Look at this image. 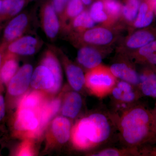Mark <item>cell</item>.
Returning a JSON list of instances; mask_svg holds the SVG:
<instances>
[{
    "label": "cell",
    "instance_id": "obj_1",
    "mask_svg": "<svg viewBox=\"0 0 156 156\" xmlns=\"http://www.w3.org/2000/svg\"><path fill=\"white\" fill-rule=\"evenodd\" d=\"M114 114L97 110L80 119L72 128L73 145L79 150H98L118 140Z\"/></svg>",
    "mask_w": 156,
    "mask_h": 156
},
{
    "label": "cell",
    "instance_id": "obj_2",
    "mask_svg": "<svg viewBox=\"0 0 156 156\" xmlns=\"http://www.w3.org/2000/svg\"><path fill=\"white\" fill-rule=\"evenodd\" d=\"M114 115L122 146L137 148L156 141L151 109L147 107L138 102Z\"/></svg>",
    "mask_w": 156,
    "mask_h": 156
},
{
    "label": "cell",
    "instance_id": "obj_3",
    "mask_svg": "<svg viewBox=\"0 0 156 156\" xmlns=\"http://www.w3.org/2000/svg\"><path fill=\"white\" fill-rule=\"evenodd\" d=\"M85 76L86 87L91 94L100 98L109 95L118 80L109 67L102 64L87 71Z\"/></svg>",
    "mask_w": 156,
    "mask_h": 156
},
{
    "label": "cell",
    "instance_id": "obj_4",
    "mask_svg": "<svg viewBox=\"0 0 156 156\" xmlns=\"http://www.w3.org/2000/svg\"><path fill=\"white\" fill-rule=\"evenodd\" d=\"M109 95L114 108L112 112L114 114L119 113L137 103L142 97L138 88L120 80H118Z\"/></svg>",
    "mask_w": 156,
    "mask_h": 156
},
{
    "label": "cell",
    "instance_id": "obj_5",
    "mask_svg": "<svg viewBox=\"0 0 156 156\" xmlns=\"http://www.w3.org/2000/svg\"><path fill=\"white\" fill-rule=\"evenodd\" d=\"M78 41L83 45L98 48L110 46L114 43L116 33L109 26L94 27L80 34H76Z\"/></svg>",
    "mask_w": 156,
    "mask_h": 156
},
{
    "label": "cell",
    "instance_id": "obj_6",
    "mask_svg": "<svg viewBox=\"0 0 156 156\" xmlns=\"http://www.w3.org/2000/svg\"><path fill=\"white\" fill-rule=\"evenodd\" d=\"M109 67L112 74L118 80L125 81L138 88L139 72L136 69L135 65L126 56L121 54L120 58Z\"/></svg>",
    "mask_w": 156,
    "mask_h": 156
},
{
    "label": "cell",
    "instance_id": "obj_7",
    "mask_svg": "<svg viewBox=\"0 0 156 156\" xmlns=\"http://www.w3.org/2000/svg\"><path fill=\"white\" fill-rule=\"evenodd\" d=\"M156 40V27L140 29L127 37L123 43L121 54L126 55Z\"/></svg>",
    "mask_w": 156,
    "mask_h": 156
},
{
    "label": "cell",
    "instance_id": "obj_8",
    "mask_svg": "<svg viewBox=\"0 0 156 156\" xmlns=\"http://www.w3.org/2000/svg\"><path fill=\"white\" fill-rule=\"evenodd\" d=\"M39 126L38 113L27 109H17L14 125L15 131L26 133L28 136H34L39 134Z\"/></svg>",
    "mask_w": 156,
    "mask_h": 156
},
{
    "label": "cell",
    "instance_id": "obj_9",
    "mask_svg": "<svg viewBox=\"0 0 156 156\" xmlns=\"http://www.w3.org/2000/svg\"><path fill=\"white\" fill-rule=\"evenodd\" d=\"M31 65H23L11 79L8 85L9 95L14 97L20 96L26 92L30 84L33 72Z\"/></svg>",
    "mask_w": 156,
    "mask_h": 156
},
{
    "label": "cell",
    "instance_id": "obj_10",
    "mask_svg": "<svg viewBox=\"0 0 156 156\" xmlns=\"http://www.w3.org/2000/svg\"><path fill=\"white\" fill-rule=\"evenodd\" d=\"M41 43L36 37L22 36L8 44L6 51L17 56H31L39 50Z\"/></svg>",
    "mask_w": 156,
    "mask_h": 156
},
{
    "label": "cell",
    "instance_id": "obj_11",
    "mask_svg": "<svg viewBox=\"0 0 156 156\" xmlns=\"http://www.w3.org/2000/svg\"><path fill=\"white\" fill-rule=\"evenodd\" d=\"M41 20L42 28L46 36L51 40L56 38L62 25L58 15L51 3H47L43 6Z\"/></svg>",
    "mask_w": 156,
    "mask_h": 156
},
{
    "label": "cell",
    "instance_id": "obj_12",
    "mask_svg": "<svg viewBox=\"0 0 156 156\" xmlns=\"http://www.w3.org/2000/svg\"><path fill=\"white\" fill-rule=\"evenodd\" d=\"M29 23V17L25 13H20L11 18L4 29L2 44L7 46L23 36Z\"/></svg>",
    "mask_w": 156,
    "mask_h": 156
},
{
    "label": "cell",
    "instance_id": "obj_13",
    "mask_svg": "<svg viewBox=\"0 0 156 156\" xmlns=\"http://www.w3.org/2000/svg\"><path fill=\"white\" fill-rule=\"evenodd\" d=\"M123 55L134 65L150 66L155 69L156 68V40L127 55Z\"/></svg>",
    "mask_w": 156,
    "mask_h": 156
},
{
    "label": "cell",
    "instance_id": "obj_14",
    "mask_svg": "<svg viewBox=\"0 0 156 156\" xmlns=\"http://www.w3.org/2000/svg\"><path fill=\"white\" fill-rule=\"evenodd\" d=\"M100 49L89 45H83L77 52L78 63L87 71L101 64L104 54Z\"/></svg>",
    "mask_w": 156,
    "mask_h": 156
},
{
    "label": "cell",
    "instance_id": "obj_15",
    "mask_svg": "<svg viewBox=\"0 0 156 156\" xmlns=\"http://www.w3.org/2000/svg\"><path fill=\"white\" fill-rule=\"evenodd\" d=\"M55 83L54 76L47 66L41 64L33 71L30 85L34 89L50 92Z\"/></svg>",
    "mask_w": 156,
    "mask_h": 156
},
{
    "label": "cell",
    "instance_id": "obj_16",
    "mask_svg": "<svg viewBox=\"0 0 156 156\" xmlns=\"http://www.w3.org/2000/svg\"><path fill=\"white\" fill-rule=\"evenodd\" d=\"M139 72L140 82L138 89L142 96L156 99V73L153 68L143 66Z\"/></svg>",
    "mask_w": 156,
    "mask_h": 156
},
{
    "label": "cell",
    "instance_id": "obj_17",
    "mask_svg": "<svg viewBox=\"0 0 156 156\" xmlns=\"http://www.w3.org/2000/svg\"><path fill=\"white\" fill-rule=\"evenodd\" d=\"M41 64L47 66L53 73L55 78V83L50 92L56 93L61 88L62 84V72L57 56L52 50H48L45 52L42 58Z\"/></svg>",
    "mask_w": 156,
    "mask_h": 156
},
{
    "label": "cell",
    "instance_id": "obj_18",
    "mask_svg": "<svg viewBox=\"0 0 156 156\" xmlns=\"http://www.w3.org/2000/svg\"><path fill=\"white\" fill-rule=\"evenodd\" d=\"M66 73L69 83L74 91L80 92L86 87V76L80 66L74 64L64 56Z\"/></svg>",
    "mask_w": 156,
    "mask_h": 156
},
{
    "label": "cell",
    "instance_id": "obj_19",
    "mask_svg": "<svg viewBox=\"0 0 156 156\" xmlns=\"http://www.w3.org/2000/svg\"><path fill=\"white\" fill-rule=\"evenodd\" d=\"M72 130L71 123L66 117H56L52 122V134L59 144H64L69 140L71 138Z\"/></svg>",
    "mask_w": 156,
    "mask_h": 156
},
{
    "label": "cell",
    "instance_id": "obj_20",
    "mask_svg": "<svg viewBox=\"0 0 156 156\" xmlns=\"http://www.w3.org/2000/svg\"><path fill=\"white\" fill-rule=\"evenodd\" d=\"M83 105V98L80 94L75 91L70 92L65 98L62 113L68 119H75L80 112Z\"/></svg>",
    "mask_w": 156,
    "mask_h": 156
},
{
    "label": "cell",
    "instance_id": "obj_21",
    "mask_svg": "<svg viewBox=\"0 0 156 156\" xmlns=\"http://www.w3.org/2000/svg\"><path fill=\"white\" fill-rule=\"evenodd\" d=\"M17 55L6 52L0 69V85H8L19 69Z\"/></svg>",
    "mask_w": 156,
    "mask_h": 156
},
{
    "label": "cell",
    "instance_id": "obj_22",
    "mask_svg": "<svg viewBox=\"0 0 156 156\" xmlns=\"http://www.w3.org/2000/svg\"><path fill=\"white\" fill-rule=\"evenodd\" d=\"M154 16L148 0H141L138 14L133 23V27L139 29L148 27L152 23Z\"/></svg>",
    "mask_w": 156,
    "mask_h": 156
},
{
    "label": "cell",
    "instance_id": "obj_23",
    "mask_svg": "<svg viewBox=\"0 0 156 156\" xmlns=\"http://www.w3.org/2000/svg\"><path fill=\"white\" fill-rule=\"evenodd\" d=\"M0 11V23L11 19L20 13L27 0H2Z\"/></svg>",
    "mask_w": 156,
    "mask_h": 156
},
{
    "label": "cell",
    "instance_id": "obj_24",
    "mask_svg": "<svg viewBox=\"0 0 156 156\" xmlns=\"http://www.w3.org/2000/svg\"><path fill=\"white\" fill-rule=\"evenodd\" d=\"M61 106V101L58 98L50 101H46L39 112L40 122L39 133L48 124L51 118L58 111Z\"/></svg>",
    "mask_w": 156,
    "mask_h": 156
},
{
    "label": "cell",
    "instance_id": "obj_25",
    "mask_svg": "<svg viewBox=\"0 0 156 156\" xmlns=\"http://www.w3.org/2000/svg\"><path fill=\"white\" fill-rule=\"evenodd\" d=\"M46 101L44 95L38 91H33L26 94L22 98L18 108L27 109L38 113Z\"/></svg>",
    "mask_w": 156,
    "mask_h": 156
},
{
    "label": "cell",
    "instance_id": "obj_26",
    "mask_svg": "<svg viewBox=\"0 0 156 156\" xmlns=\"http://www.w3.org/2000/svg\"><path fill=\"white\" fill-rule=\"evenodd\" d=\"M95 24L90 17L89 11L84 10L71 20L69 26L75 31L76 34H80L94 27Z\"/></svg>",
    "mask_w": 156,
    "mask_h": 156
},
{
    "label": "cell",
    "instance_id": "obj_27",
    "mask_svg": "<svg viewBox=\"0 0 156 156\" xmlns=\"http://www.w3.org/2000/svg\"><path fill=\"white\" fill-rule=\"evenodd\" d=\"M92 156H138L136 148L122 146L121 147H107L99 149L90 154Z\"/></svg>",
    "mask_w": 156,
    "mask_h": 156
},
{
    "label": "cell",
    "instance_id": "obj_28",
    "mask_svg": "<svg viewBox=\"0 0 156 156\" xmlns=\"http://www.w3.org/2000/svg\"><path fill=\"white\" fill-rule=\"evenodd\" d=\"M90 17L96 23H101L104 26H110L112 23L104 9L103 2L98 0L93 3L89 11Z\"/></svg>",
    "mask_w": 156,
    "mask_h": 156
},
{
    "label": "cell",
    "instance_id": "obj_29",
    "mask_svg": "<svg viewBox=\"0 0 156 156\" xmlns=\"http://www.w3.org/2000/svg\"><path fill=\"white\" fill-rule=\"evenodd\" d=\"M84 10V4L82 0H69L63 14L60 17L61 25L66 20L71 21Z\"/></svg>",
    "mask_w": 156,
    "mask_h": 156
},
{
    "label": "cell",
    "instance_id": "obj_30",
    "mask_svg": "<svg viewBox=\"0 0 156 156\" xmlns=\"http://www.w3.org/2000/svg\"><path fill=\"white\" fill-rule=\"evenodd\" d=\"M141 0H126L122 8V15L126 22L133 23L138 14Z\"/></svg>",
    "mask_w": 156,
    "mask_h": 156
},
{
    "label": "cell",
    "instance_id": "obj_31",
    "mask_svg": "<svg viewBox=\"0 0 156 156\" xmlns=\"http://www.w3.org/2000/svg\"><path fill=\"white\" fill-rule=\"evenodd\" d=\"M103 2L105 10L113 24L122 15V5L118 0H104Z\"/></svg>",
    "mask_w": 156,
    "mask_h": 156
},
{
    "label": "cell",
    "instance_id": "obj_32",
    "mask_svg": "<svg viewBox=\"0 0 156 156\" xmlns=\"http://www.w3.org/2000/svg\"><path fill=\"white\" fill-rule=\"evenodd\" d=\"M69 0H52L51 4L55 9L58 17H61Z\"/></svg>",
    "mask_w": 156,
    "mask_h": 156
},
{
    "label": "cell",
    "instance_id": "obj_33",
    "mask_svg": "<svg viewBox=\"0 0 156 156\" xmlns=\"http://www.w3.org/2000/svg\"><path fill=\"white\" fill-rule=\"evenodd\" d=\"M18 154L19 156L32 155L33 152L30 143L27 141L23 143L20 148Z\"/></svg>",
    "mask_w": 156,
    "mask_h": 156
},
{
    "label": "cell",
    "instance_id": "obj_34",
    "mask_svg": "<svg viewBox=\"0 0 156 156\" xmlns=\"http://www.w3.org/2000/svg\"><path fill=\"white\" fill-rule=\"evenodd\" d=\"M5 115V98L0 93V122L3 119Z\"/></svg>",
    "mask_w": 156,
    "mask_h": 156
},
{
    "label": "cell",
    "instance_id": "obj_35",
    "mask_svg": "<svg viewBox=\"0 0 156 156\" xmlns=\"http://www.w3.org/2000/svg\"><path fill=\"white\" fill-rule=\"evenodd\" d=\"M6 45L2 44L0 46V69L2 67V64L5 55V51H6Z\"/></svg>",
    "mask_w": 156,
    "mask_h": 156
},
{
    "label": "cell",
    "instance_id": "obj_36",
    "mask_svg": "<svg viewBox=\"0 0 156 156\" xmlns=\"http://www.w3.org/2000/svg\"><path fill=\"white\" fill-rule=\"evenodd\" d=\"M151 111L152 113L153 121L154 132L156 136V101L154 108L151 109Z\"/></svg>",
    "mask_w": 156,
    "mask_h": 156
},
{
    "label": "cell",
    "instance_id": "obj_37",
    "mask_svg": "<svg viewBox=\"0 0 156 156\" xmlns=\"http://www.w3.org/2000/svg\"><path fill=\"white\" fill-rule=\"evenodd\" d=\"M153 10L155 16H156V0H148Z\"/></svg>",
    "mask_w": 156,
    "mask_h": 156
},
{
    "label": "cell",
    "instance_id": "obj_38",
    "mask_svg": "<svg viewBox=\"0 0 156 156\" xmlns=\"http://www.w3.org/2000/svg\"><path fill=\"white\" fill-rule=\"evenodd\" d=\"M82 1L85 5H91L92 0H82Z\"/></svg>",
    "mask_w": 156,
    "mask_h": 156
},
{
    "label": "cell",
    "instance_id": "obj_39",
    "mask_svg": "<svg viewBox=\"0 0 156 156\" xmlns=\"http://www.w3.org/2000/svg\"><path fill=\"white\" fill-rule=\"evenodd\" d=\"M2 0H0V11H1V8H2Z\"/></svg>",
    "mask_w": 156,
    "mask_h": 156
},
{
    "label": "cell",
    "instance_id": "obj_40",
    "mask_svg": "<svg viewBox=\"0 0 156 156\" xmlns=\"http://www.w3.org/2000/svg\"><path fill=\"white\" fill-rule=\"evenodd\" d=\"M155 72H156V69H155Z\"/></svg>",
    "mask_w": 156,
    "mask_h": 156
},
{
    "label": "cell",
    "instance_id": "obj_41",
    "mask_svg": "<svg viewBox=\"0 0 156 156\" xmlns=\"http://www.w3.org/2000/svg\"><path fill=\"white\" fill-rule=\"evenodd\" d=\"M29 1H34V0H29Z\"/></svg>",
    "mask_w": 156,
    "mask_h": 156
}]
</instances>
